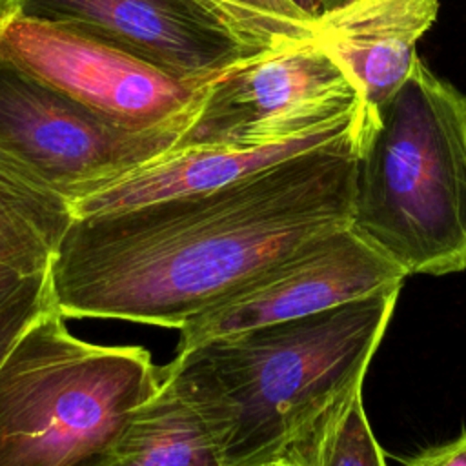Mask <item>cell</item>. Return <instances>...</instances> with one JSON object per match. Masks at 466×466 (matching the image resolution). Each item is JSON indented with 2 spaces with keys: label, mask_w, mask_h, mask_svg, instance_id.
I'll use <instances>...</instances> for the list:
<instances>
[{
  "label": "cell",
  "mask_w": 466,
  "mask_h": 466,
  "mask_svg": "<svg viewBox=\"0 0 466 466\" xmlns=\"http://www.w3.org/2000/svg\"><path fill=\"white\" fill-rule=\"evenodd\" d=\"M360 129L218 189L75 218L49 269L55 308L180 329L351 226Z\"/></svg>",
  "instance_id": "cell-1"
},
{
  "label": "cell",
  "mask_w": 466,
  "mask_h": 466,
  "mask_svg": "<svg viewBox=\"0 0 466 466\" xmlns=\"http://www.w3.org/2000/svg\"><path fill=\"white\" fill-rule=\"evenodd\" d=\"M402 288L204 340L164 366L224 466L279 457L364 384Z\"/></svg>",
  "instance_id": "cell-2"
},
{
  "label": "cell",
  "mask_w": 466,
  "mask_h": 466,
  "mask_svg": "<svg viewBox=\"0 0 466 466\" xmlns=\"http://www.w3.org/2000/svg\"><path fill=\"white\" fill-rule=\"evenodd\" d=\"M351 228L408 275L466 269V96L422 58L364 113Z\"/></svg>",
  "instance_id": "cell-3"
},
{
  "label": "cell",
  "mask_w": 466,
  "mask_h": 466,
  "mask_svg": "<svg viewBox=\"0 0 466 466\" xmlns=\"http://www.w3.org/2000/svg\"><path fill=\"white\" fill-rule=\"evenodd\" d=\"M142 346L78 339L53 306L0 364V466H75L162 384Z\"/></svg>",
  "instance_id": "cell-4"
},
{
  "label": "cell",
  "mask_w": 466,
  "mask_h": 466,
  "mask_svg": "<svg viewBox=\"0 0 466 466\" xmlns=\"http://www.w3.org/2000/svg\"><path fill=\"white\" fill-rule=\"evenodd\" d=\"M186 131L115 126L0 53V153L71 204L175 149Z\"/></svg>",
  "instance_id": "cell-5"
},
{
  "label": "cell",
  "mask_w": 466,
  "mask_h": 466,
  "mask_svg": "<svg viewBox=\"0 0 466 466\" xmlns=\"http://www.w3.org/2000/svg\"><path fill=\"white\" fill-rule=\"evenodd\" d=\"M0 53L107 122L131 131L187 129L215 80H189L82 27L11 15Z\"/></svg>",
  "instance_id": "cell-6"
},
{
  "label": "cell",
  "mask_w": 466,
  "mask_h": 466,
  "mask_svg": "<svg viewBox=\"0 0 466 466\" xmlns=\"http://www.w3.org/2000/svg\"><path fill=\"white\" fill-rule=\"evenodd\" d=\"M348 73L317 42L269 49L217 76L178 146H268L362 109Z\"/></svg>",
  "instance_id": "cell-7"
},
{
  "label": "cell",
  "mask_w": 466,
  "mask_h": 466,
  "mask_svg": "<svg viewBox=\"0 0 466 466\" xmlns=\"http://www.w3.org/2000/svg\"><path fill=\"white\" fill-rule=\"evenodd\" d=\"M410 275L351 226L279 262L180 326L178 351L235 331L324 311L377 291L402 288Z\"/></svg>",
  "instance_id": "cell-8"
},
{
  "label": "cell",
  "mask_w": 466,
  "mask_h": 466,
  "mask_svg": "<svg viewBox=\"0 0 466 466\" xmlns=\"http://www.w3.org/2000/svg\"><path fill=\"white\" fill-rule=\"evenodd\" d=\"M15 15L82 27L189 80H213L269 51L204 0H16Z\"/></svg>",
  "instance_id": "cell-9"
},
{
  "label": "cell",
  "mask_w": 466,
  "mask_h": 466,
  "mask_svg": "<svg viewBox=\"0 0 466 466\" xmlns=\"http://www.w3.org/2000/svg\"><path fill=\"white\" fill-rule=\"evenodd\" d=\"M364 107L309 133L268 146H177L111 186L71 204L75 217L124 211L218 189L299 153L329 144L362 124Z\"/></svg>",
  "instance_id": "cell-10"
},
{
  "label": "cell",
  "mask_w": 466,
  "mask_h": 466,
  "mask_svg": "<svg viewBox=\"0 0 466 466\" xmlns=\"http://www.w3.org/2000/svg\"><path fill=\"white\" fill-rule=\"evenodd\" d=\"M437 15L439 0H346L317 18V42L348 73L370 115L408 78L417 42Z\"/></svg>",
  "instance_id": "cell-11"
},
{
  "label": "cell",
  "mask_w": 466,
  "mask_h": 466,
  "mask_svg": "<svg viewBox=\"0 0 466 466\" xmlns=\"http://www.w3.org/2000/svg\"><path fill=\"white\" fill-rule=\"evenodd\" d=\"M75 466L224 464L206 422L164 370L157 393L127 417L118 433L100 451Z\"/></svg>",
  "instance_id": "cell-12"
},
{
  "label": "cell",
  "mask_w": 466,
  "mask_h": 466,
  "mask_svg": "<svg viewBox=\"0 0 466 466\" xmlns=\"http://www.w3.org/2000/svg\"><path fill=\"white\" fill-rule=\"evenodd\" d=\"M71 202L0 153V264L22 277L51 269L75 220Z\"/></svg>",
  "instance_id": "cell-13"
},
{
  "label": "cell",
  "mask_w": 466,
  "mask_h": 466,
  "mask_svg": "<svg viewBox=\"0 0 466 466\" xmlns=\"http://www.w3.org/2000/svg\"><path fill=\"white\" fill-rule=\"evenodd\" d=\"M362 388L355 386L282 453L300 466H388L366 417Z\"/></svg>",
  "instance_id": "cell-14"
},
{
  "label": "cell",
  "mask_w": 466,
  "mask_h": 466,
  "mask_svg": "<svg viewBox=\"0 0 466 466\" xmlns=\"http://www.w3.org/2000/svg\"><path fill=\"white\" fill-rule=\"evenodd\" d=\"M255 44L279 49L317 38V20L289 0H211Z\"/></svg>",
  "instance_id": "cell-15"
},
{
  "label": "cell",
  "mask_w": 466,
  "mask_h": 466,
  "mask_svg": "<svg viewBox=\"0 0 466 466\" xmlns=\"http://www.w3.org/2000/svg\"><path fill=\"white\" fill-rule=\"evenodd\" d=\"M53 306L49 271L25 277L0 304V364L24 331Z\"/></svg>",
  "instance_id": "cell-16"
},
{
  "label": "cell",
  "mask_w": 466,
  "mask_h": 466,
  "mask_svg": "<svg viewBox=\"0 0 466 466\" xmlns=\"http://www.w3.org/2000/svg\"><path fill=\"white\" fill-rule=\"evenodd\" d=\"M400 466H466V431L451 441L410 455Z\"/></svg>",
  "instance_id": "cell-17"
},
{
  "label": "cell",
  "mask_w": 466,
  "mask_h": 466,
  "mask_svg": "<svg viewBox=\"0 0 466 466\" xmlns=\"http://www.w3.org/2000/svg\"><path fill=\"white\" fill-rule=\"evenodd\" d=\"M24 279L25 277H22L20 273L0 264V304L22 284Z\"/></svg>",
  "instance_id": "cell-18"
},
{
  "label": "cell",
  "mask_w": 466,
  "mask_h": 466,
  "mask_svg": "<svg viewBox=\"0 0 466 466\" xmlns=\"http://www.w3.org/2000/svg\"><path fill=\"white\" fill-rule=\"evenodd\" d=\"M289 2H293L302 13H306L313 20H317L324 13L322 0H289Z\"/></svg>",
  "instance_id": "cell-19"
},
{
  "label": "cell",
  "mask_w": 466,
  "mask_h": 466,
  "mask_svg": "<svg viewBox=\"0 0 466 466\" xmlns=\"http://www.w3.org/2000/svg\"><path fill=\"white\" fill-rule=\"evenodd\" d=\"M257 466H300L295 459H291L289 455H286V453H280L279 457H275V459H271V461H266V462H260V464H257Z\"/></svg>",
  "instance_id": "cell-20"
},
{
  "label": "cell",
  "mask_w": 466,
  "mask_h": 466,
  "mask_svg": "<svg viewBox=\"0 0 466 466\" xmlns=\"http://www.w3.org/2000/svg\"><path fill=\"white\" fill-rule=\"evenodd\" d=\"M16 0H0V22L11 15H15Z\"/></svg>",
  "instance_id": "cell-21"
},
{
  "label": "cell",
  "mask_w": 466,
  "mask_h": 466,
  "mask_svg": "<svg viewBox=\"0 0 466 466\" xmlns=\"http://www.w3.org/2000/svg\"><path fill=\"white\" fill-rule=\"evenodd\" d=\"M342 2H346V0H322V7H324V11H328V9H331V7H335Z\"/></svg>",
  "instance_id": "cell-22"
}]
</instances>
